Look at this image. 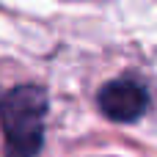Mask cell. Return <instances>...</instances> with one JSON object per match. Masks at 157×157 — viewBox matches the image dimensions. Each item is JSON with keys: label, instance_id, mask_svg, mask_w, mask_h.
Segmentation results:
<instances>
[{"label": "cell", "instance_id": "1", "mask_svg": "<svg viewBox=\"0 0 157 157\" xmlns=\"http://www.w3.org/2000/svg\"><path fill=\"white\" fill-rule=\"evenodd\" d=\"M47 94L39 86H17L0 99L6 157H36L44 146Z\"/></svg>", "mask_w": 157, "mask_h": 157}, {"label": "cell", "instance_id": "2", "mask_svg": "<svg viewBox=\"0 0 157 157\" xmlns=\"http://www.w3.org/2000/svg\"><path fill=\"white\" fill-rule=\"evenodd\" d=\"M99 110L110 119V121H119V124H130V121H138L146 108H149V94L141 83L130 80V77H121V80H110L99 88Z\"/></svg>", "mask_w": 157, "mask_h": 157}]
</instances>
